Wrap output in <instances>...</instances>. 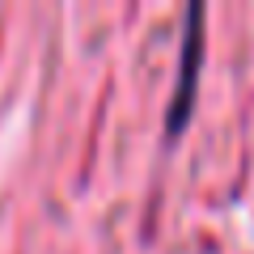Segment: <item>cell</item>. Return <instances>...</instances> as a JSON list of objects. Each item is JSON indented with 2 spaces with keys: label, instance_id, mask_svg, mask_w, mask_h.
Here are the masks:
<instances>
[{
  "label": "cell",
  "instance_id": "obj_1",
  "mask_svg": "<svg viewBox=\"0 0 254 254\" xmlns=\"http://www.w3.org/2000/svg\"><path fill=\"white\" fill-rule=\"evenodd\" d=\"M199 68H203V4H190L182 21V51H178V81L165 110V140H178L182 127L190 123L195 93H199Z\"/></svg>",
  "mask_w": 254,
  "mask_h": 254
}]
</instances>
